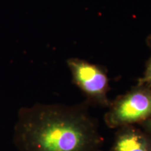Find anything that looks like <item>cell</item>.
Instances as JSON below:
<instances>
[{"label":"cell","instance_id":"obj_2","mask_svg":"<svg viewBox=\"0 0 151 151\" xmlns=\"http://www.w3.org/2000/svg\"><path fill=\"white\" fill-rule=\"evenodd\" d=\"M151 118V87L137 83L111 101L104 122L111 129L139 124Z\"/></svg>","mask_w":151,"mask_h":151},{"label":"cell","instance_id":"obj_1","mask_svg":"<svg viewBox=\"0 0 151 151\" xmlns=\"http://www.w3.org/2000/svg\"><path fill=\"white\" fill-rule=\"evenodd\" d=\"M87 101L75 105L37 103L17 113V151H100L104 139Z\"/></svg>","mask_w":151,"mask_h":151},{"label":"cell","instance_id":"obj_4","mask_svg":"<svg viewBox=\"0 0 151 151\" xmlns=\"http://www.w3.org/2000/svg\"><path fill=\"white\" fill-rule=\"evenodd\" d=\"M109 151H151V134L136 125L120 127Z\"/></svg>","mask_w":151,"mask_h":151},{"label":"cell","instance_id":"obj_5","mask_svg":"<svg viewBox=\"0 0 151 151\" xmlns=\"http://www.w3.org/2000/svg\"><path fill=\"white\" fill-rule=\"evenodd\" d=\"M146 43L151 51V35H148L146 38ZM137 83L143 84L151 87V54L146 65L144 73L143 76L138 79Z\"/></svg>","mask_w":151,"mask_h":151},{"label":"cell","instance_id":"obj_7","mask_svg":"<svg viewBox=\"0 0 151 151\" xmlns=\"http://www.w3.org/2000/svg\"><path fill=\"white\" fill-rule=\"evenodd\" d=\"M100 151H103V150H100Z\"/></svg>","mask_w":151,"mask_h":151},{"label":"cell","instance_id":"obj_6","mask_svg":"<svg viewBox=\"0 0 151 151\" xmlns=\"http://www.w3.org/2000/svg\"><path fill=\"white\" fill-rule=\"evenodd\" d=\"M139 127H141L143 130L146 132L147 133L151 134V118L148 120H145L143 122H141L139 124H138Z\"/></svg>","mask_w":151,"mask_h":151},{"label":"cell","instance_id":"obj_3","mask_svg":"<svg viewBox=\"0 0 151 151\" xmlns=\"http://www.w3.org/2000/svg\"><path fill=\"white\" fill-rule=\"evenodd\" d=\"M67 66L72 82L86 96V101L89 104L108 108L111 101L108 97L110 85L104 68L76 58L68 59Z\"/></svg>","mask_w":151,"mask_h":151}]
</instances>
